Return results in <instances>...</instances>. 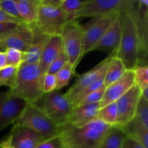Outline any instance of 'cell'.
I'll list each match as a JSON object with an SVG mask.
<instances>
[{
    "mask_svg": "<svg viewBox=\"0 0 148 148\" xmlns=\"http://www.w3.org/2000/svg\"><path fill=\"white\" fill-rule=\"evenodd\" d=\"M134 83L140 88L141 92L148 90L147 66H138L134 69Z\"/></svg>",
    "mask_w": 148,
    "mask_h": 148,
    "instance_id": "28",
    "label": "cell"
},
{
    "mask_svg": "<svg viewBox=\"0 0 148 148\" xmlns=\"http://www.w3.org/2000/svg\"><path fill=\"white\" fill-rule=\"evenodd\" d=\"M135 0H92L84 3L77 14L79 17H98L109 13L124 14L134 10Z\"/></svg>",
    "mask_w": 148,
    "mask_h": 148,
    "instance_id": "6",
    "label": "cell"
},
{
    "mask_svg": "<svg viewBox=\"0 0 148 148\" xmlns=\"http://www.w3.org/2000/svg\"><path fill=\"white\" fill-rule=\"evenodd\" d=\"M122 23L123 14L120 15L109 26L98 43L92 49V51H100L108 53V54L111 53H115L116 54V51L121 40Z\"/></svg>",
    "mask_w": 148,
    "mask_h": 148,
    "instance_id": "16",
    "label": "cell"
},
{
    "mask_svg": "<svg viewBox=\"0 0 148 148\" xmlns=\"http://www.w3.org/2000/svg\"><path fill=\"white\" fill-rule=\"evenodd\" d=\"M92 0H84L83 2L84 3H87V2H89V1H91Z\"/></svg>",
    "mask_w": 148,
    "mask_h": 148,
    "instance_id": "42",
    "label": "cell"
},
{
    "mask_svg": "<svg viewBox=\"0 0 148 148\" xmlns=\"http://www.w3.org/2000/svg\"><path fill=\"white\" fill-rule=\"evenodd\" d=\"M68 62L67 57L63 49L60 51L56 59L53 61L51 65L49 66V69H48L47 73L52 74V75H56L62 68H63L65 66L66 63Z\"/></svg>",
    "mask_w": 148,
    "mask_h": 148,
    "instance_id": "31",
    "label": "cell"
},
{
    "mask_svg": "<svg viewBox=\"0 0 148 148\" xmlns=\"http://www.w3.org/2000/svg\"><path fill=\"white\" fill-rule=\"evenodd\" d=\"M138 3V8H147L148 0H135Z\"/></svg>",
    "mask_w": 148,
    "mask_h": 148,
    "instance_id": "41",
    "label": "cell"
},
{
    "mask_svg": "<svg viewBox=\"0 0 148 148\" xmlns=\"http://www.w3.org/2000/svg\"><path fill=\"white\" fill-rule=\"evenodd\" d=\"M82 25L76 20L67 22L60 35L68 62L75 69L82 59Z\"/></svg>",
    "mask_w": 148,
    "mask_h": 148,
    "instance_id": "5",
    "label": "cell"
},
{
    "mask_svg": "<svg viewBox=\"0 0 148 148\" xmlns=\"http://www.w3.org/2000/svg\"><path fill=\"white\" fill-rule=\"evenodd\" d=\"M134 85V70L127 69L119 79L106 88L103 97L101 101V107L116 102Z\"/></svg>",
    "mask_w": 148,
    "mask_h": 148,
    "instance_id": "15",
    "label": "cell"
},
{
    "mask_svg": "<svg viewBox=\"0 0 148 148\" xmlns=\"http://www.w3.org/2000/svg\"><path fill=\"white\" fill-rule=\"evenodd\" d=\"M111 127L98 119L82 127L67 122L60 127L59 136L64 148H99Z\"/></svg>",
    "mask_w": 148,
    "mask_h": 148,
    "instance_id": "1",
    "label": "cell"
},
{
    "mask_svg": "<svg viewBox=\"0 0 148 148\" xmlns=\"http://www.w3.org/2000/svg\"><path fill=\"white\" fill-rule=\"evenodd\" d=\"M69 22L60 7L40 5L34 24L49 36H60L65 25Z\"/></svg>",
    "mask_w": 148,
    "mask_h": 148,
    "instance_id": "8",
    "label": "cell"
},
{
    "mask_svg": "<svg viewBox=\"0 0 148 148\" xmlns=\"http://www.w3.org/2000/svg\"><path fill=\"white\" fill-rule=\"evenodd\" d=\"M140 39L137 25L136 10L123 14L121 40L116 56L119 58L127 69L134 70L139 63Z\"/></svg>",
    "mask_w": 148,
    "mask_h": 148,
    "instance_id": "3",
    "label": "cell"
},
{
    "mask_svg": "<svg viewBox=\"0 0 148 148\" xmlns=\"http://www.w3.org/2000/svg\"><path fill=\"white\" fill-rule=\"evenodd\" d=\"M43 80L38 64H22L18 68L14 85L8 91L27 103L37 104L45 95L42 89Z\"/></svg>",
    "mask_w": 148,
    "mask_h": 148,
    "instance_id": "2",
    "label": "cell"
},
{
    "mask_svg": "<svg viewBox=\"0 0 148 148\" xmlns=\"http://www.w3.org/2000/svg\"><path fill=\"white\" fill-rule=\"evenodd\" d=\"M22 20L27 25L36 23L40 4L39 0H14Z\"/></svg>",
    "mask_w": 148,
    "mask_h": 148,
    "instance_id": "20",
    "label": "cell"
},
{
    "mask_svg": "<svg viewBox=\"0 0 148 148\" xmlns=\"http://www.w3.org/2000/svg\"><path fill=\"white\" fill-rule=\"evenodd\" d=\"M32 39L31 27L30 25L23 23L14 30L0 36V47L4 51L12 48L25 53L30 47Z\"/></svg>",
    "mask_w": 148,
    "mask_h": 148,
    "instance_id": "14",
    "label": "cell"
},
{
    "mask_svg": "<svg viewBox=\"0 0 148 148\" xmlns=\"http://www.w3.org/2000/svg\"><path fill=\"white\" fill-rule=\"evenodd\" d=\"M83 6V1L81 0H63L60 8L65 13L69 21L76 20L77 14Z\"/></svg>",
    "mask_w": 148,
    "mask_h": 148,
    "instance_id": "25",
    "label": "cell"
},
{
    "mask_svg": "<svg viewBox=\"0 0 148 148\" xmlns=\"http://www.w3.org/2000/svg\"><path fill=\"white\" fill-rule=\"evenodd\" d=\"M7 66L5 51H0V70Z\"/></svg>",
    "mask_w": 148,
    "mask_h": 148,
    "instance_id": "40",
    "label": "cell"
},
{
    "mask_svg": "<svg viewBox=\"0 0 148 148\" xmlns=\"http://www.w3.org/2000/svg\"><path fill=\"white\" fill-rule=\"evenodd\" d=\"M106 88V87L103 85L101 88H98V90L88 94L77 106L85 105V104H92L95 103H101V101L103 99V97L104 92H105Z\"/></svg>",
    "mask_w": 148,
    "mask_h": 148,
    "instance_id": "32",
    "label": "cell"
},
{
    "mask_svg": "<svg viewBox=\"0 0 148 148\" xmlns=\"http://www.w3.org/2000/svg\"><path fill=\"white\" fill-rule=\"evenodd\" d=\"M21 24H12V23H0V36L10 32L18 27Z\"/></svg>",
    "mask_w": 148,
    "mask_h": 148,
    "instance_id": "38",
    "label": "cell"
},
{
    "mask_svg": "<svg viewBox=\"0 0 148 148\" xmlns=\"http://www.w3.org/2000/svg\"><path fill=\"white\" fill-rule=\"evenodd\" d=\"M126 137L127 134L122 128L113 126L104 137L99 148H121Z\"/></svg>",
    "mask_w": 148,
    "mask_h": 148,
    "instance_id": "23",
    "label": "cell"
},
{
    "mask_svg": "<svg viewBox=\"0 0 148 148\" xmlns=\"http://www.w3.org/2000/svg\"><path fill=\"white\" fill-rule=\"evenodd\" d=\"M119 13H109L105 15L95 17L85 26H82V57L88 52L92 51L109 26L119 17Z\"/></svg>",
    "mask_w": 148,
    "mask_h": 148,
    "instance_id": "9",
    "label": "cell"
},
{
    "mask_svg": "<svg viewBox=\"0 0 148 148\" xmlns=\"http://www.w3.org/2000/svg\"><path fill=\"white\" fill-rule=\"evenodd\" d=\"M27 103L24 100L13 96L9 91L0 93V132L16 122Z\"/></svg>",
    "mask_w": 148,
    "mask_h": 148,
    "instance_id": "11",
    "label": "cell"
},
{
    "mask_svg": "<svg viewBox=\"0 0 148 148\" xmlns=\"http://www.w3.org/2000/svg\"><path fill=\"white\" fill-rule=\"evenodd\" d=\"M0 51H4V50H3V49L0 47Z\"/></svg>",
    "mask_w": 148,
    "mask_h": 148,
    "instance_id": "43",
    "label": "cell"
},
{
    "mask_svg": "<svg viewBox=\"0 0 148 148\" xmlns=\"http://www.w3.org/2000/svg\"><path fill=\"white\" fill-rule=\"evenodd\" d=\"M98 119L111 126H116L117 122L116 103L113 102L101 107L98 114Z\"/></svg>",
    "mask_w": 148,
    "mask_h": 148,
    "instance_id": "24",
    "label": "cell"
},
{
    "mask_svg": "<svg viewBox=\"0 0 148 148\" xmlns=\"http://www.w3.org/2000/svg\"><path fill=\"white\" fill-rule=\"evenodd\" d=\"M7 66L19 68L23 63L24 53L16 49H7L5 51Z\"/></svg>",
    "mask_w": 148,
    "mask_h": 148,
    "instance_id": "29",
    "label": "cell"
},
{
    "mask_svg": "<svg viewBox=\"0 0 148 148\" xmlns=\"http://www.w3.org/2000/svg\"><path fill=\"white\" fill-rule=\"evenodd\" d=\"M62 49V41L60 36H50L38 63L43 79L47 73L51 64L56 59Z\"/></svg>",
    "mask_w": 148,
    "mask_h": 148,
    "instance_id": "19",
    "label": "cell"
},
{
    "mask_svg": "<svg viewBox=\"0 0 148 148\" xmlns=\"http://www.w3.org/2000/svg\"><path fill=\"white\" fill-rule=\"evenodd\" d=\"M14 124L26 127L37 133L42 141L59 136L60 127L51 119L36 103H27Z\"/></svg>",
    "mask_w": 148,
    "mask_h": 148,
    "instance_id": "4",
    "label": "cell"
},
{
    "mask_svg": "<svg viewBox=\"0 0 148 148\" xmlns=\"http://www.w3.org/2000/svg\"><path fill=\"white\" fill-rule=\"evenodd\" d=\"M18 68L7 66L0 70V86L11 88L14 85Z\"/></svg>",
    "mask_w": 148,
    "mask_h": 148,
    "instance_id": "27",
    "label": "cell"
},
{
    "mask_svg": "<svg viewBox=\"0 0 148 148\" xmlns=\"http://www.w3.org/2000/svg\"><path fill=\"white\" fill-rule=\"evenodd\" d=\"M33 30V39L30 47L24 53L23 64H35L38 63L41 53L44 49L48 40L50 38L45 34L37 26L33 23L30 25Z\"/></svg>",
    "mask_w": 148,
    "mask_h": 148,
    "instance_id": "17",
    "label": "cell"
},
{
    "mask_svg": "<svg viewBox=\"0 0 148 148\" xmlns=\"http://www.w3.org/2000/svg\"><path fill=\"white\" fill-rule=\"evenodd\" d=\"M101 103L79 105L72 108L68 123L76 127H82L98 119Z\"/></svg>",
    "mask_w": 148,
    "mask_h": 148,
    "instance_id": "18",
    "label": "cell"
},
{
    "mask_svg": "<svg viewBox=\"0 0 148 148\" xmlns=\"http://www.w3.org/2000/svg\"><path fill=\"white\" fill-rule=\"evenodd\" d=\"M36 148H64L59 136L51 137L41 141Z\"/></svg>",
    "mask_w": 148,
    "mask_h": 148,
    "instance_id": "35",
    "label": "cell"
},
{
    "mask_svg": "<svg viewBox=\"0 0 148 148\" xmlns=\"http://www.w3.org/2000/svg\"><path fill=\"white\" fill-rule=\"evenodd\" d=\"M0 10H3L13 17L22 20L17 4L14 0H0Z\"/></svg>",
    "mask_w": 148,
    "mask_h": 148,
    "instance_id": "33",
    "label": "cell"
},
{
    "mask_svg": "<svg viewBox=\"0 0 148 148\" xmlns=\"http://www.w3.org/2000/svg\"><path fill=\"white\" fill-rule=\"evenodd\" d=\"M121 148H145L143 145L130 136H127L124 140Z\"/></svg>",
    "mask_w": 148,
    "mask_h": 148,
    "instance_id": "37",
    "label": "cell"
},
{
    "mask_svg": "<svg viewBox=\"0 0 148 148\" xmlns=\"http://www.w3.org/2000/svg\"><path fill=\"white\" fill-rule=\"evenodd\" d=\"M126 70L127 68L122 61L117 56H113L106 70L104 75V85L108 87V85L116 81L124 75Z\"/></svg>",
    "mask_w": 148,
    "mask_h": 148,
    "instance_id": "22",
    "label": "cell"
},
{
    "mask_svg": "<svg viewBox=\"0 0 148 148\" xmlns=\"http://www.w3.org/2000/svg\"><path fill=\"white\" fill-rule=\"evenodd\" d=\"M41 104H37L39 108L59 127L66 124L72 106L65 94L54 90L44 95Z\"/></svg>",
    "mask_w": 148,
    "mask_h": 148,
    "instance_id": "7",
    "label": "cell"
},
{
    "mask_svg": "<svg viewBox=\"0 0 148 148\" xmlns=\"http://www.w3.org/2000/svg\"><path fill=\"white\" fill-rule=\"evenodd\" d=\"M141 96V90L134 85L116 101L117 106V122L116 126L124 127L135 117L137 106Z\"/></svg>",
    "mask_w": 148,
    "mask_h": 148,
    "instance_id": "13",
    "label": "cell"
},
{
    "mask_svg": "<svg viewBox=\"0 0 148 148\" xmlns=\"http://www.w3.org/2000/svg\"><path fill=\"white\" fill-rule=\"evenodd\" d=\"M56 80L55 75L46 73L43 77L42 89L44 94L49 93L52 91L56 90Z\"/></svg>",
    "mask_w": 148,
    "mask_h": 148,
    "instance_id": "34",
    "label": "cell"
},
{
    "mask_svg": "<svg viewBox=\"0 0 148 148\" xmlns=\"http://www.w3.org/2000/svg\"><path fill=\"white\" fill-rule=\"evenodd\" d=\"M114 56H116L115 53H110L105 59L100 62L95 67L86 72L83 75H80L77 78L75 83L68 90L66 93H64L69 102L71 103L72 108L75 106L77 99L79 97V95L86 88H88L91 84L93 83L98 77L105 74L107 66H108L111 59Z\"/></svg>",
    "mask_w": 148,
    "mask_h": 148,
    "instance_id": "10",
    "label": "cell"
},
{
    "mask_svg": "<svg viewBox=\"0 0 148 148\" xmlns=\"http://www.w3.org/2000/svg\"><path fill=\"white\" fill-rule=\"evenodd\" d=\"M40 5L49 7H60L62 0H39Z\"/></svg>",
    "mask_w": 148,
    "mask_h": 148,
    "instance_id": "39",
    "label": "cell"
},
{
    "mask_svg": "<svg viewBox=\"0 0 148 148\" xmlns=\"http://www.w3.org/2000/svg\"><path fill=\"white\" fill-rule=\"evenodd\" d=\"M121 128H122L127 136L137 140L145 148H148V128L136 117Z\"/></svg>",
    "mask_w": 148,
    "mask_h": 148,
    "instance_id": "21",
    "label": "cell"
},
{
    "mask_svg": "<svg viewBox=\"0 0 148 148\" xmlns=\"http://www.w3.org/2000/svg\"><path fill=\"white\" fill-rule=\"evenodd\" d=\"M62 1H63V0H62Z\"/></svg>",
    "mask_w": 148,
    "mask_h": 148,
    "instance_id": "44",
    "label": "cell"
},
{
    "mask_svg": "<svg viewBox=\"0 0 148 148\" xmlns=\"http://www.w3.org/2000/svg\"><path fill=\"white\" fill-rule=\"evenodd\" d=\"M135 117L148 128V100L143 96L139 101Z\"/></svg>",
    "mask_w": 148,
    "mask_h": 148,
    "instance_id": "30",
    "label": "cell"
},
{
    "mask_svg": "<svg viewBox=\"0 0 148 148\" xmlns=\"http://www.w3.org/2000/svg\"><path fill=\"white\" fill-rule=\"evenodd\" d=\"M41 141L40 136L33 130L13 124L10 133L0 140V148H36Z\"/></svg>",
    "mask_w": 148,
    "mask_h": 148,
    "instance_id": "12",
    "label": "cell"
},
{
    "mask_svg": "<svg viewBox=\"0 0 148 148\" xmlns=\"http://www.w3.org/2000/svg\"><path fill=\"white\" fill-rule=\"evenodd\" d=\"M0 23H12V24H23L25 23L23 20L10 15L8 13L0 10Z\"/></svg>",
    "mask_w": 148,
    "mask_h": 148,
    "instance_id": "36",
    "label": "cell"
},
{
    "mask_svg": "<svg viewBox=\"0 0 148 148\" xmlns=\"http://www.w3.org/2000/svg\"><path fill=\"white\" fill-rule=\"evenodd\" d=\"M75 69L73 66L69 62H67L65 66L55 75L56 80V90H59L67 85L72 75L75 73Z\"/></svg>",
    "mask_w": 148,
    "mask_h": 148,
    "instance_id": "26",
    "label": "cell"
}]
</instances>
